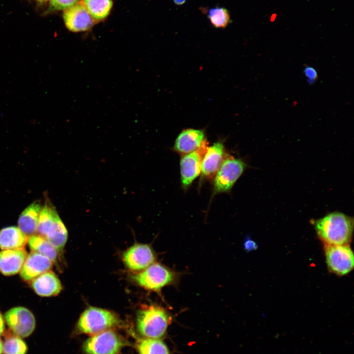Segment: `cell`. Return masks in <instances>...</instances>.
I'll return each mask as SVG.
<instances>
[{"mask_svg": "<svg viewBox=\"0 0 354 354\" xmlns=\"http://www.w3.org/2000/svg\"><path fill=\"white\" fill-rule=\"evenodd\" d=\"M3 346L4 354H26L28 351L25 342L16 335L7 337Z\"/></svg>", "mask_w": 354, "mask_h": 354, "instance_id": "24", "label": "cell"}, {"mask_svg": "<svg viewBox=\"0 0 354 354\" xmlns=\"http://www.w3.org/2000/svg\"><path fill=\"white\" fill-rule=\"evenodd\" d=\"M226 157L222 142L215 143L208 147L202 161L201 177L203 179L213 177Z\"/></svg>", "mask_w": 354, "mask_h": 354, "instance_id": "13", "label": "cell"}, {"mask_svg": "<svg viewBox=\"0 0 354 354\" xmlns=\"http://www.w3.org/2000/svg\"><path fill=\"white\" fill-rule=\"evenodd\" d=\"M155 260L153 250L146 244H135L126 250L123 255V260L126 267L134 271L145 269L152 264Z\"/></svg>", "mask_w": 354, "mask_h": 354, "instance_id": "10", "label": "cell"}, {"mask_svg": "<svg viewBox=\"0 0 354 354\" xmlns=\"http://www.w3.org/2000/svg\"><path fill=\"white\" fill-rule=\"evenodd\" d=\"M27 255L24 248L2 250L0 252V272L5 276L18 273L21 271Z\"/></svg>", "mask_w": 354, "mask_h": 354, "instance_id": "14", "label": "cell"}, {"mask_svg": "<svg viewBox=\"0 0 354 354\" xmlns=\"http://www.w3.org/2000/svg\"><path fill=\"white\" fill-rule=\"evenodd\" d=\"M63 18L66 28L73 32L88 30L93 25V19L83 2L64 10Z\"/></svg>", "mask_w": 354, "mask_h": 354, "instance_id": "11", "label": "cell"}, {"mask_svg": "<svg viewBox=\"0 0 354 354\" xmlns=\"http://www.w3.org/2000/svg\"><path fill=\"white\" fill-rule=\"evenodd\" d=\"M171 322L172 317L169 312L157 304L145 305L137 315V331L146 338H162Z\"/></svg>", "mask_w": 354, "mask_h": 354, "instance_id": "2", "label": "cell"}, {"mask_svg": "<svg viewBox=\"0 0 354 354\" xmlns=\"http://www.w3.org/2000/svg\"><path fill=\"white\" fill-rule=\"evenodd\" d=\"M123 345L120 336L109 329L88 339L83 344V350L87 354H118Z\"/></svg>", "mask_w": 354, "mask_h": 354, "instance_id": "7", "label": "cell"}, {"mask_svg": "<svg viewBox=\"0 0 354 354\" xmlns=\"http://www.w3.org/2000/svg\"><path fill=\"white\" fill-rule=\"evenodd\" d=\"M120 323L119 318L113 312L89 306L80 316L77 327L81 333L94 335L117 326Z\"/></svg>", "mask_w": 354, "mask_h": 354, "instance_id": "3", "label": "cell"}, {"mask_svg": "<svg viewBox=\"0 0 354 354\" xmlns=\"http://www.w3.org/2000/svg\"><path fill=\"white\" fill-rule=\"evenodd\" d=\"M83 3L91 17L95 20L106 17L113 6L112 0H83Z\"/></svg>", "mask_w": 354, "mask_h": 354, "instance_id": "21", "label": "cell"}, {"mask_svg": "<svg viewBox=\"0 0 354 354\" xmlns=\"http://www.w3.org/2000/svg\"><path fill=\"white\" fill-rule=\"evenodd\" d=\"M206 141L196 150L183 154L180 161L181 182L187 188L200 175L203 158L208 147Z\"/></svg>", "mask_w": 354, "mask_h": 354, "instance_id": "9", "label": "cell"}, {"mask_svg": "<svg viewBox=\"0 0 354 354\" xmlns=\"http://www.w3.org/2000/svg\"><path fill=\"white\" fill-rule=\"evenodd\" d=\"M54 263L47 257L31 251L28 254L20 271L21 277L30 282L41 274L50 271Z\"/></svg>", "mask_w": 354, "mask_h": 354, "instance_id": "12", "label": "cell"}, {"mask_svg": "<svg viewBox=\"0 0 354 354\" xmlns=\"http://www.w3.org/2000/svg\"><path fill=\"white\" fill-rule=\"evenodd\" d=\"M3 343L1 340L0 339V354L3 353Z\"/></svg>", "mask_w": 354, "mask_h": 354, "instance_id": "30", "label": "cell"}, {"mask_svg": "<svg viewBox=\"0 0 354 354\" xmlns=\"http://www.w3.org/2000/svg\"><path fill=\"white\" fill-rule=\"evenodd\" d=\"M28 244L31 251L47 257L54 263L57 261L59 252L44 237L37 234L30 236L28 237Z\"/></svg>", "mask_w": 354, "mask_h": 354, "instance_id": "20", "label": "cell"}, {"mask_svg": "<svg viewBox=\"0 0 354 354\" xmlns=\"http://www.w3.org/2000/svg\"><path fill=\"white\" fill-rule=\"evenodd\" d=\"M303 73L307 78L308 83L310 85L314 84L318 78L317 71L312 66H306L304 68Z\"/></svg>", "mask_w": 354, "mask_h": 354, "instance_id": "26", "label": "cell"}, {"mask_svg": "<svg viewBox=\"0 0 354 354\" xmlns=\"http://www.w3.org/2000/svg\"><path fill=\"white\" fill-rule=\"evenodd\" d=\"M206 141L205 134L203 130L186 129L177 137L174 149L178 153L185 154L196 150Z\"/></svg>", "mask_w": 354, "mask_h": 354, "instance_id": "15", "label": "cell"}, {"mask_svg": "<svg viewBox=\"0 0 354 354\" xmlns=\"http://www.w3.org/2000/svg\"><path fill=\"white\" fill-rule=\"evenodd\" d=\"M79 1V0H51L48 11L64 10L73 6Z\"/></svg>", "mask_w": 354, "mask_h": 354, "instance_id": "25", "label": "cell"}, {"mask_svg": "<svg viewBox=\"0 0 354 354\" xmlns=\"http://www.w3.org/2000/svg\"><path fill=\"white\" fill-rule=\"evenodd\" d=\"M140 354H170L167 346L159 339H142L137 343Z\"/></svg>", "mask_w": 354, "mask_h": 354, "instance_id": "22", "label": "cell"}, {"mask_svg": "<svg viewBox=\"0 0 354 354\" xmlns=\"http://www.w3.org/2000/svg\"><path fill=\"white\" fill-rule=\"evenodd\" d=\"M206 13L208 20L214 28H225L231 22L229 12L225 7H213L209 9Z\"/></svg>", "mask_w": 354, "mask_h": 354, "instance_id": "23", "label": "cell"}, {"mask_svg": "<svg viewBox=\"0 0 354 354\" xmlns=\"http://www.w3.org/2000/svg\"><path fill=\"white\" fill-rule=\"evenodd\" d=\"M315 228L325 245L349 244L354 230L353 218L340 212L328 213L316 220Z\"/></svg>", "mask_w": 354, "mask_h": 354, "instance_id": "1", "label": "cell"}, {"mask_svg": "<svg viewBox=\"0 0 354 354\" xmlns=\"http://www.w3.org/2000/svg\"><path fill=\"white\" fill-rule=\"evenodd\" d=\"M324 252L326 263L331 272L342 276L353 269L354 256L349 244L325 245Z\"/></svg>", "mask_w": 354, "mask_h": 354, "instance_id": "6", "label": "cell"}, {"mask_svg": "<svg viewBox=\"0 0 354 354\" xmlns=\"http://www.w3.org/2000/svg\"><path fill=\"white\" fill-rule=\"evenodd\" d=\"M28 237L17 227L3 228L0 230V248L1 250L24 248Z\"/></svg>", "mask_w": 354, "mask_h": 354, "instance_id": "19", "label": "cell"}, {"mask_svg": "<svg viewBox=\"0 0 354 354\" xmlns=\"http://www.w3.org/2000/svg\"><path fill=\"white\" fill-rule=\"evenodd\" d=\"M60 220L55 207L47 202L40 211L37 234L45 238L56 229Z\"/></svg>", "mask_w": 354, "mask_h": 354, "instance_id": "18", "label": "cell"}, {"mask_svg": "<svg viewBox=\"0 0 354 354\" xmlns=\"http://www.w3.org/2000/svg\"><path fill=\"white\" fill-rule=\"evenodd\" d=\"M256 247L255 242L251 239H247L244 243V248L247 251L255 249Z\"/></svg>", "mask_w": 354, "mask_h": 354, "instance_id": "27", "label": "cell"}, {"mask_svg": "<svg viewBox=\"0 0 354 354\" xmlns=\"http://www.w3.org/2000/svg\"><path fill=\"white\" fill-rule=\"evenodd\" d=\"M173 1L176 5H181L185 3L186 0H173Z\"/></svg>", "mask_w": 354, "mask_h": 354, "instance_id": "29", "label": "cell"}, {"mask_svg": "<svg viewBox=\"0 0 354 354\" xmlns=\"http://www.w3.org/2000/svg\"><path fill=\"white\" fill-rule=\"evenodd\" d=\"M31 287L35 293L41 296L58 295L62 290L61 282L53 272H46L31 281Z\"/></svg>", "mask_w": 354, "mask_h": 354, "instance_id": "16", "label": "cell"}, {"mask_svg": "<svg viewBox=\"0 0 354 354\" xmlns=\"http://www.w3.org/2000/svg\"><path fill=\"white\" fill-rule=\"evenodd\" d=\"M37 0L38 1L40 2H46L47 1H48L49 0Z\"/></svg>", "mask_w": 354, "mask_h": 354, "instance_id": "31", "label": "cell"}, {"mask_svg": "<svg viewBox=\"0 0 354 354\" xmlns=\"http://www.w3.org/2000/svg\"><path fill=\"white\" fill-rule=\"evenodd\" d=\"M5 329L4 318L0 312V336L3 334Z\"/></svg>", "mask_w": 354, "mask_h": 354, "instance_id": "28", "label": "cell"}, {"mask_svg": "<svg viewBox=\"0 0 354 354\" xmlns=\"http://www.w3.org/2000/svg\"><path fill=\"white\" fill-rule=\"evenodd\" d=\"M41 209L40 201H36L25 208L19 216L18 228L28 237L37 234Z\"/></svg>", "mask_w": 354, "mask_h": 354, "instance_id": "17", "label": "cell"}, {"mask_svg": "<svg viewBox=\"0 0 354 354\" xmlns=\"http://www.w3.org/2000/svg\"><path fill=\"white\" fill-rule=\"evenodd\" d=\"M4 318L11 330L20 337L29 336L35 327V319L33 314L24 307L10 309L5 313Z\"/></svg>", "mask_w": 354, "mask_h": 354, "instance_id": "8", "label": "cell"}, {"mask_svg": "<svg viewBox=\"0 0 354 354\" xmlns=\"http://www.w3.org/2000/svg\"><path fill=\"white\" fill-rule=\"evenodd\" d=\"M177 273L159 264L153 263L140 273L132 276V279L144 289L159 293L165 286L176 283Z\"/></svg>", "mask_w": 354, "mask_h": 354, "instance_id": "4", "label": "cell"}, {"mask_svg": "<svg viewBox=\"0 0 354 354\" xmlns=\"http://www.w3.org/2000/svg\"><path fill=\"white\" fill-rule=\"evenodd\" d=\"M245 167V163L241 159L226 157L216 174L213 193L229 191L242 174Z\"/></svg>", "mask_w": 354, "mask_h": 354, "instance_id": "5", "label": "cell"}]
</instances>
